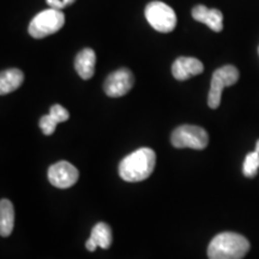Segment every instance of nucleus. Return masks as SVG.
Segmentation results:
<instances>
[{"mask_svg":"<svg viewBox=\"0 0 259 259\" xmlns=\"http://www.w3.org/2000/svg\"><path fill=\"white\" fill-rule=\"evenodd\" d=\"M156 164V154L150 148H141L126 156L119 164L121 179L128 183H138L148 179Z\"/></svg>","mask_w":259,"mask_h":259,"instance_id":"nucleus-1","label":"nucleus"},{"mask_svg":"<svg viewBox=\"0 0 259 259\" xmlns=\"http://www.w3.org/2000/svg\"><path fill=\"white\" fill-rule=\"evenodd\" d=\"M15 209L9 199H2L0 202V234L9 236L14 231Z\"/></svg>","mask_w":259,"mask_h":259,"instance_id":"nucleus-13","label":"nucleus"},{"mask_svg":"<svg viewBox=\"0 0 259 259\" xmlns=\"http://www.w3.org/2000/svg\"><path fill=\"white\" fill-rule=\"evenodd\" d=\"M50 114L52 118H53L54 120L58 122V124H59V122L66 121L67 119L70 118V114H69V112H67V109H65L64 107L60 105L52 106L50 109Z\"/></svg>","mask_w":259,"mask_h":259,"instance_id":"nucleus-17","label":"nucleus"},{"mask_svg":"<svg viewBox=\"0 0 259 259\" xmlns=\"http://www.w3.org/2000/svg\"><path fill=\"white\" fill-rule=\"evenodd\" d=\"M204 71V65L200 60L192 57H180L171 65V73L178 80H186L197 76Z\"/></svg>","mask_w":259,"mask_h":259,"instance_id":"nucleus-9","label":"nucleus"},{"mask_svg":"<svg viewBox=\"0 0 259 259\" xmlns=\"http://www.w3.org/2000/svg\"><path fill=\"white\" fill-rule=\"evenodd\" d=\"M145 18L155 30L170 32L177 25V15L174 10L162 2H151L145 9Z\"/></svg>","mask_w":259,"mask_h":259,"instance_id":"nucleus-6","label":"nucleus"},{"mask_svg":"<svg viewBox=\"0 0 259 259\" xmlns=\"http://www.w3.org/2000/svg\"><path fill=\"white\" fill-rule=\"evenodd\" d=\"M258 168H259V154L257 151H253V153L248 154L244 161V167H242L244 176L247 178L255 177L257 176Z\"/></svg>","mask_w":259,"mask_h":259,"instance_id":"nucleus-15","label":"nucleus"},{"mask_svg":"<svg viewBox=\"0 0 259 259\" xmlns=\"http://www.w3.org/2000/svg\"><path fill=\"white\" fill-rule=\"evenodd\" d=\"M24 82V73L18 69H9L0 76V94L6 95L17 90Z\"/></svg>","mask_w":259,"mask_h":259,"instance_id":"nucleus-12","label":"nucleus"},{"mask_svg":"<svg viewBox=\"0 0 259 259\" xmlns=\"http://www.w3.org/2000/svg\"><path fill=\"white\" fill-rule=\"evenodd\" d=\"M65 24L63 11L56 9H47L31 19L28 31L31 37L44 38L59 31Z\"/></svg>","mask_w":259,"mask_h":259,"instance_id":"nucleus-3","label":"nucleus"},{"mask_svg":"<svg viewBox=\"0 0 259 259\" xmlns=\"http://www.w3.org/2000/svg\"><path fill=\"white\" fill-rule=\"evenodd\" d=\"M170 142L178 149L190 148L202 150L208 147L209 136L203 127L196 125H183L176 128L171 134Z\"/></svg>","mask_w":259,"mask_h":259,"instance_id":"nucleus-4","label":"nucleus"},{"mask_svg":"<svg viewBox=\"0 0 259 259\" xmlns=\"http://www.w3.org/2000/svg\"><path fill=\"white\" fill-rule=\"evenodd\" d=\"M64 2V5L67 6V5H72L73 3H76V0H63Z\"/></svg>","mask_w":259,"mask_h":259,"instance_id":"nucleus-20","label":"nucleus"},{"mask_svg":"<svg viewBox=\"0 0 259 259\" xmlns=\"http://www.w3.org/2000/svg\"><path fill=\"white\" fill-rule=\"evenodd\" d=\"M239 80V71L233 65H225L213 72L210 84L208 105L210 108H219L221 103L222 92L226 87H231Z\"/></svg>","mask_w":259,"mask_h":259,"instance_id":"nucleus-5","label":"nucleus"},{"mask_svg":"<svg viewBox=\"0 0 259 259\" xmlns=\"http://www.w3.org/2000/svg\"><path fill=\"white\" fill-rule=\"evenodd\" d=\"M79 173L72 163L67 161H59L52 164L48 169V180L58 189H69L78 180Z\"/></svg>","mask_w":259,"mask_h":259,"instance_id":"nucleus-8","label":"nucleus"},{"mask_svg":"<svg viewBox=\"0 0 259 259\" xmlns=\"http://www.w3.org/2000/svg\"><path fill=\"white\" fill-rule=\"evenodd\" d=\"M258 52H259V50H258Z\"/></svg>","mask_w":259,"mask_h":259,"instance_id":"nucleus-22","label":"nucleus"},{"mask_svg":"<svg viewBox=\"0 0 259 259\" xmlns=\"http://www.w3.org/2000/svg\"><path fill=\"white\" fill-rule=\"evenodd\" d=\"M250 250V242L238 233L216 235L208 247L209 259H242Z\"/></svg>","mask_w":259,"mask_h":259,"instance_id":"nucleus-2","label":"nucleus"},{"mask_svg":"<svg viewBox=\"0 0 259 259\" xmlns=\"http://www.w3.org/2000/svg\"><path fill=\"white\" fill-rule=\"evenodd\" d=\"M255 151L259 154V139L257 141V143H255Z\"/></svg>","mask_w":259,"mask_h":259,"instance_id":"nucleus-21","label":"nucleus"},{"mask_svg":"<svg viewBox=\"0 0 259 259\" xmlns=\"http://www.w3.org/2000/svg\"><path fill=\"white\" fill-rule=\"evenodd\" d=\"M134 83V73L126 67H122L107 77L103 84V90L109 97H121L132 89Z\"/></svg>","mask_w":259,"mask_h":259,"instance_id":"nucleus-7","label":"nucleus"},{"mask_svg":"<svg viewBox=\"0 0 259 259\" xmlns=\"http://www.w3.org/2000/svg\"><path fill=\"white\" fill-rule=\"evenodd\" d=\"M85 247H87V250L88 251H90V252H94L96 250L97 247H99V246L96 245V242L93 240L92 238H89L88 240H87V242H85Z\"/></svg>","mask_w":259,"mask_h":259,"instance_id":"nucleus-19","label":"nucleus"},{"mask_svg":"<svg viewBox=\"0 0 259 259\" xmlns=\"http://www.w3.org/2000/svg\"><path fill=\"white\" fill-rule=\"evenodd\" d=\"M96 54L92 48H84L74 59V69L80 78L90 79L95 73Z\"/></svg>","mask_w":259,"mask_h":259,"instance_id":"nucleus-11","label":"nucleus"},{"mask_svg":"<svg viewBox=\"0 0 259 259\" xmlns=\"http://www.w3.org/2000/svg\"><path fill=\"white\" fill-rule=\"evenodd\" d=\"M192 17L204 23L211 30L220 32L223 29V15L218 9H208L204 5H197L192 10Z\"/></svg>","mask_w":259,"mask_h":259,"instance_id":"nucleus-10","label":"nucleus"},{"mask_svg":"<svg viewBox=\"0 0 259 259\" xmlns=\"http://www.w3.org/2000/svg\"><path fill=\"white\" fill-rule=\"evenodd\" d=\"M47 4L50 5L51 9H56V10H63L64 8H66V6L64 5V2L63 0H46Z\"/></svg>","mask_w":259,"mask_h":259,"instance_id":"nucleus-18","label":"nucleus"},{"mask_svg":"<svg viewBox=\"0 0 259 259\" xmlns=\"http://www.w3.org/2000/svg\"><path fill=\"white\" fill-rule=\"evenodd\" d=\"M90 238L96 242V245L99 246V247L103 248V250H107V248L111 247L112 245L113 236L111 227L105 222L97 223V225L93 228Z\"/></svg>","mask_w":259,"mask_h":259,"instance_id":"nucleus-14","label":"nucleus"},{"mask_svg":"<svg viewBox=\"0 0 259 259\" xmlns=\"http://www.w3.org/2000/svg\"><path fill=\"white\" fill-rule=\"evenodd\" d=\"M57 125H58V122L54 120L53 118H52L51 114L44 115L40 119V128L46 136L53 135L54 131H56V128H57Z\"/></svg>","mask_w":259,"mask_h":259,"instance_id":"nucleus-16","label":"nucleus"}]
</instances>
